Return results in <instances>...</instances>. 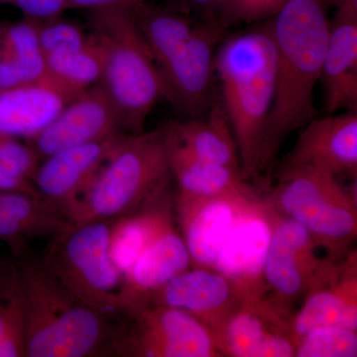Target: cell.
Here are the masks:
<instances>
[{"label":"cell","instance_id":"1","mask_svg":"<svg viewBox=\"0 0 357 357\" xmlns=\"http://www.w3.org/2000/svg\"><path fill=\"white\" fill-rule=\"evenodd\" d=\"M331 7L333 0H287L268 20L276 52V88L258 176L271 165L286 138L316 117L314 91L330 38Z\"/></svg>","mask_w":357,"mask_h":357},{"label":"cell","instance_id":"2","mask_svg":"<svg viewBox=\"0 0 357 357\" xmlns=\"http://www.w3.org/2000/svg\"><path fill=\"white\" fill-rule=\"evenodd\" d=\"M16 258L25 357L114 356L121 316L84 304L29 249Z\"/></svg>","mask_w":357,"mask_h":357},{"label":"cell","instance_id":"3","mask_svg":"<svg viewBox=\"0 0 357 357\" xmlns=\"http://www.w3.org/2000/svg\"><path fill=\"white\" fill-rule=\"evenodd\" d=\"M132 14L163 77L166 100L189 119L204 116L213 100L215 51L227 28L148 1Z\"/></svg>","mask_w":357,"mask_h":357},{"label":"cell","instance_id":"4","mask_svg":"<svg viewBox=\"0 0 357 357\" xmlns=\"http://www.w3.org/2000/svg\"><path fill=\"white\" fill-rule=\"evenodd\" d=\"M222 38L215 56L222 102L245 180L258 177L265 126L276 88V52L269 20Z\"/></svg>","mask_w":357,"mask_h":357},{"label":"cell","instance_id":"5","mask_svg":"<svg viewBox=\"0 0 357 357\" xmlns=\"http://www.w3.org/2000/svg\"><path fill=\"white\" fill-rule=\"evenodd\" d=\"M169 124L149 132L123 135L98 175L64 211L70 225L112 222L137 211L172 180Z\"/></svg>","mask_w":357,"mask_h":357},{"label":"cell","instance_id":"6","mask_svg":"<svg viewBox=\"0 0 357 357\" xmlns=\"http://www.w3.org/2000/svg\"><path fill=\"white\" fill-rule=\"evenodd\" d=\"M91 36L102 58L98 86L129 134L143 131L148 115L167 98L163 77L134 20L132 9L91 10Z\"/></svg>","mask_w":357,"mask_h":357},{"label":"cell","instance_id":"7","mask_svg":"<svg viewBox=\"0 0 357 357\" xmlns=\"http://www.w3.org/2000/svg\"><path fill=\"white\" fill-rule=\"evenodd\" d=\"M272 210L292 218L333 260L351 251L357 237L356 192L330 174L302 168L279 173L273 191L263 199Z\"/></svg>","mask_w":357,"mask_h":357},{"label":"cell","instance_id":"8","mask_svg":"<svg viewBox=\"0 0 357 357\" xmlns=\"http://www.w3.org/2000/svg\"><path fill=\"white\" fill-rule=\"evenodd\" d=\"M112 222L70 225L51 237L41 259L75 297L107 316H122L123 274L109 253Z\"/></svg>","mask_w":357,"mask_h":357},{"label":"cell","instance_id":"9","mask_svg":"<svg viewBox=\"0 0 357 357\" xmlns=\"http://www.w3.org/2000/svg\"><path fill=\"white\" fill-rule=\"evenodd\" d=\"M114 356L222 357L215 335L182 310L139 302L124 309Z\"/></svg>","mask_w":357,"mask_h":357},{"label":"cell","instance_id":"10","mask_svg":"<svg viewBox=\"0 0 357 357\" xmlns=\"http://www.w3.org/2000/svg\"><path fill=\"white\" fill-rule=\"evenodd\" d=\"M271 220V241L264 264L266 295L293 316L294 305L304 299L333 259L317 255L318 244L300 223L272 208Z\"/></svg>","mask_w":357,"mask_h":357},{"label":"cell","instance_id":"11","mask_svg":"<svg viewBox=\"0 0 357 357\" xmlns=\"http://www.w3.org/2000/svg\"><path fill=\"white\" fill-rule=\"evenodd\" d=\"M292 318L267 295L249 298L218 332V351L222 356L295 357Z\"/></svg>","mask_w":357,"mask_h":357},{"label":"cell","instance_id":"12","mask_svg":"<svg viewBox=\"0 0 357 357\" xmlns=\"http://www.w3.org/2000/svg\"><path fill=\"white\" fill-rule=\"evenodd\" d=\"M253 297L256 296L250 295L217 270L194 267L178 274L139 302L189 312L203 321L215 338L230 314L244 301Z\"/></svg>","mask_w":357,"mask_h":357},{"label":"cell","instance_id":"13","mask_svg":"<svg viewBox=\"0 0 357 357\" xmlns=\"http://www.w3.org/2000/svg\"><path fill=\"white\" fill-rule=\"evenodd\" d=\"M271 234V208L260 197L251 199L237 215L213 269L250 295H266L264 264Z\"/></svg>","mask_w":357,"mask_h":357},{"label":"cell","instance_id":"14","mask_svg":"<svg viewBox=\"0 0 357 357\" xmlns=\"http://www.w3.org/2000/svg\"><path fill=\"white\" fill-rule=\"evenodd\" d=\"M300 129L279 173L310 168L337 178L351 176L356 180L357 112L314 117Z\"/></svg>","mask_w":357,"mask_h":357},{"label":"cell","instance_id":"15","mask_svg":"<svg viewBox=\"0 0 357 357\" xmlns=\"http://www.w3.org/2000/svg\"><path fill=\"white\" fill-rule=\"evenodd\" d=\"M293 314L294 335L299 340L314 328L338 326L357 332V253L333 260L312 284Z\"/></svg>","mask_w":357,"mask_h":357},{"label":"cell","instance_id":"16","mask_svg":"<svg viewBox=\"0 0 357 357\" xmlns=\"http://www.w3.org/2000/svg\"><path fill=\"white\" fill-rule=\"evenodd\" d=\"M121 119L98 84L66 105L50 126L29 140L45 159L66 148L123 134Z\"/></svg>","mask_w":357,"mask_h":357},{"label":"cell","instance_id":"17","mask_svg":"<svg viewBox=\"0 0 357 357\" xmlns=\"http://www.w3.org/2000/svg\"><path fill=\"white\" fill-rule=\"evenodd\" d=\"M255 196L194 198L177 194L174 213L192 266L213 268L237 215Z\"/></svg>","mask_w":357,"mask_h":357},{"label":"cell","instance_id":"18","mask_svg":"<svg viewBox=\"0 0 357 357\" xmlns=\"http://www.w3.org/2000/svg\"><path fill=\"white\" fill-rule=\"evenodd\" d=\"M123 135L66 148L46 157L32 180L39 196L64 215L88 190Z\"/></svg>","mask_w":357,"mask_h":357},{"label":"cell","instance_id":"19","mask_svg":"<svg viewBox=\"0 0 357 357\" xmlns=\"http://www.w3.org/2000/svg\"><path fill=\"white\" fill-rule=\"evenodd\" d=\"M191 266V257L176 227L174 213L124 275L121 292L122 312Z\"/></svg>","mask_w":357,"mask_h":357},{"label":"cell","instance_id":"20","mask_svg":"<svg viewBox=\"0 0 357 357\" xmlns=\"http://www.w3.org/2000/svg\"><path fill=\"white\" fill-rule=\"evenodd\" d=\"M321 79L328 114L357 112V15L335 11Z\"/></svg>","mask_w":357,"mask_h":357},{"label":"cell","instance_id":"21","mask_svg":"<svg viewBox=\"0 0 357 357\" xmlns=\"http://www.w3.org/2000/svg\"><path fill=\"white\" fill-rule=\"evenodd\" d=\"M171 182L155 192L137 211L112 220L109 253L115 266L128 273L164 222L174 215Z\"/></svg>","mask_w":357,"mask_h":357},{"label":"cell","instance_id":"22","mask_svg":"<svg viewBox=\"0 0 357 357\" xmlns=\"http://www.w3.org/2000/svg\"><path fill=\"white\" fill-rule=\"evenodd\" d=\"M70 102L44 82L0 91V134L31 140Z\"/></svg>","mask_w":357,"mask_h":357},{"label":"cell","instance_id":"23","mask_svg":"<svg viewBox=\"0 0 357 357\" xmlns=\"http://www.w3.org/2000/svg\"><path fill=\"white\" fill-rule=\"evenodd\" d=\"M170 171L178 194L194 198L222 196H255L243 172L197 158L176 138L172 128Z\"/></svg>","mask_w":357,"mask_h":357},{"label":"cell","instance_id":"24","mask_svg":"<svg viewBox=\"0 0 357 357\" xmlns=\"http://www.w3.org/2000/svg\"><path fill=\"white\" fill-rule=\"evenodd\" d=\"M170 126L178 142L197 158L241 171L238 148L222 100H213L203 117Z\"/></svg>","mask_w":357,"mask_h":357},{"label":"cell","instance_id":"25","mask_svg":"<svg viewBox=\"0 0 357 357\" xmlns=\"http://www.w3.org/2000/svg\"><path fill=\"white\" fill-rule=\"evenodd\" d=\"M46 69L40 82L48 84L69 102L100 83L102 58L95 41L76 51L59 52L45 56Z\"/></svg>","mask_w":357,"mask_h":357},{"label":"cell","instance_id":"26","mask_svg":"<svg viewBox=\"0 0 357 357\" xmlns=\"http://www.w3.org/2000/svg\"><path fill=\"white\" fill-rule=\"evenodd\" d=\"M39 21L26 17L20 22L0 25V58L11 61L24 84L39 83L46 62L39 43Z\"/></svg>","mask_w":357,"mask_h":357},{"label":"cell","instance_id":"27","mask_svg":"<svg viewBox=\"0 0 357 357\" xmlns=\"http://www.w3.org/2000/svg\"><path fill=\"white\" fill-rule=\"evenodd\" d=\"M357 332L338 326L314 328L298 340L295 357H356Z\"/></svg>","mask_w":357,"mask_h":357},{"label":"cell","instance_id":"28","mask_svg":"<svg viewBox=\"0 0 357 357\" xmlns=\"http://www.w3.org/2000/svg\"><path fill=\"white\" fill-rule=\"evenodd\" d=\"M0 357H25V328L20 290L0 299Z\"/></svg>","mask_w":357,"mask_h":357},{"label":"cell","instance_id":"29","mask_svg":"<svg viewBox=\"0 0 357 357\" xmlns=\"http://www.w3.org/2000/svg\"><path fill=\"white\" fill-rule=\"evenodd\" d=\"M287 0H222L211 20L225 28L269 20Z\"/></svg>","mask_w":357,"mask_h":357},{"label":"cell","instance_id":"30","mask_svg":"<svg viewBox=\"0 0 357 357\" xmlns=\"http://www.w3.org/2000/svg\"><path fill=\"white\" fill-rule=\"evenodd\" d=\"M39 43L44 56L59 52L76 51L84 48L89 42V36L75 23L48 20L44 24L39 22Z\"/></svg>","mask_w":357,"mask_h":357},{"label":"cell","instance_id":"31","mask_svg":"<svg viewBox=\"0 0 357 357\" xmlns=\"http://www.w3.org/2000/svg\"><path fill=\"white\" fill-rule=\"evenodd\" d=\"M41 157L31 144H26L20 138L2 135L0 138V163L9 172L32 183L40 165ZM33 184V183H32Z\"/></svg>","mask_w":357,"mask_h":357},{"label":"cell","instance_id":"32","mask_svg":"<svg viewBox=\"0 0 357 357\" xmlns=\"http://www.w3.org/2000/svg\"><path fill=\"white\" fill-rule=\"evenodd\" d=\"M24 232L15 222L9 204V192L0 191V241L8 244L17 257L27 250V241Z\"/></svg>","mask_w":357,"mask_h":357},{"label":"cell","instance_id":"33","mask_svg":"<svg viewBox=\"0 0 357 357\" xmlns=\"http://www.w3.org/2000/svg\"><path fill=\"white\" fill-rule=\"evenodd\" d=\"M20 7L26 17L41 22L57 18L67 8L68 0H11Z\"/></svg>","mask_w":357,"mask_h":357},{"label":"cell","instance_id":"34","mask_svg":"<svg viewBox=\"0 0 357 357\" xmlns=\"http://www.w3.org/2000/svg\"><path fill=\"white\" fill-rule=\"evenodd\" d=\"M222 0H173L171 8L180 13L199 15V20H211L213 13Z\"/></svg>","mask_w":357,"mask_h":357},{"label":"cell","instance_id":"35","mask_svg":"<svg viewBox=\"0 0 357 357\" xmlns=\"http://www.w3.org/2000/svg\"><path fill=\"white\" fill-rule=\"evenodd\" d=\"M148 0H68L67 8L98 9H132L138 4Z\"/></svg>","mask_w":357,"mask_h":357},{"label":"cell","instance_id":"36","mask_svg":"<svg viewBox=\"0 0 357 357\" xmlns=\"http://www.w3.org/2000/svg\"><path fill=\"white\" fill-rule=\"evenodd\" d=\"M18 290L17 270L16 265L11 264L0 257V299L13 296Z\"/></svg>","mask_w":357,"mask_h":357},{"label":"cell","instance_id":"37","mask_svg":"<svg viewBox=\"0 0 357 357\" xmlns=\"http://www.w3.org/2000/svg\"><path fill=\"white\" fill-rule=\"evenodd\" d=\"M0 138H1V134H0Z\"/></svg>","mask_w":357,"mask_h":357}]
</instances>
